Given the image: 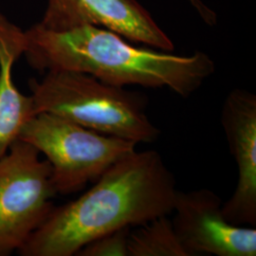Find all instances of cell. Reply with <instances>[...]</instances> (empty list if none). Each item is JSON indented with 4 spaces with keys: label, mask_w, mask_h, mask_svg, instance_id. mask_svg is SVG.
I'll use <instances>...</instances> for the list:
<instances>
[{
    "label": "cell",
    "mask_w": 256,
    "mask_h": 256,
    "mask_svg": "<svg viewBox=\"0 0 256 256\" xmlns=\"http://www.w3.org/2000/svg\"><path fill=\"white\" fill-rule=\"evenodd\" d=\"M76 200L54 207L18 250L22 256H72L96 238L172 214L174 176L155 150L122 158Z\"/></svg>",
    "instance_id": "6da1fadb"
},
{
    "label": "cell",
    "mask_w": 256,
    "mask_h": 256,
    "mask_svg": "<svg viewBox=\"0 0 256 256\" xmlns=\"http://www.w3.org/2000/svg\"><path fill=\"white\" fill-rule=\"evenodd\" d=\"M28 63L40 72H72L124 88H166L191 96L216 72L209 55H174L132 46L104 28L79 25L48 30L38 23L24 32Z\"/></svg>",
    "instance_id": "7a4b0ae2"
},
{
    "label": "cell",
    "mask_w": 256,
    "mask_h": 256,
    "mask_svg": "<svg viewBox=\"0 0 256 256\" xmlns=\"http://www.w3.org/2000/svg\"><path fill=\"white\" fill-rule=\"evenodd\" d=\"M30 88L36 114L52 113L137 144L153 142L160 134L147 115L144 97L90 75L50 72L41 81L30 80Z\"/></svg>",
    "instance_id": "3957f363"
},
{
    "label": "cell",
    "mask_w": 256,
    "mask_h": 256,
    "mask_svg": "<svg viewBox=\"0 0 256 256\" xmlns=\"http://www.w3.org/2000/svg\"><path fill=\"white\" fill-rule=\"evenodd\" d=\"M18 140L36 147L52 166L56 194H70L96 182L137 144L95 132L70 120L40 112L28 120Z\"/></svg>",
    "instance_id": "277c9868"
},
{
    "label": "cell",
    "mask_w": 256,
    "mask_h": 256,
    "mask_svg": "<svg viewBox=\"0 0 256 256\" xmlns=\"http://www.w3.org/2000/svg\"><path fill=\"white\" fill-rule=\"evenodd\" d=\"M39 154L18 140L0 158V256L18 252L54 208L52 166Z\"/></svg>",
    "instance_id": "5b68a950"
},
{
    "label": "cell",
    "mask_w": 256,
    "mask_h": 256,
    "mask_svg": "<svg viewBox=\"0 0 256 256\" xmlns=\"http://www.w3.org/2000/svg\"><path fill=\"white\" fill-rule=\"evenodd\" d=\"M223 202L210 189L176 191L174 232L189 256H256V230L226 220Z\"/></svg>",
    "instance_id": "8992f818"
},
{
    "label": "cell",
    "mask_w": 256,
    "mask_h": 256,
    "mask_svg": "<svg viewBox=\"0 0 256 256\" xmlns=\"http://www.w3.org/2000/svg\"><path fill=\"white\" fill-rule=\"evenodd\" d=\"M38 24L48 30L94 25L134 43L168 52L174 50L171 39L136 0H48Z\"/></svg>",
    "instance_id": "52a82bcc"
},
{
    "label": "cell",
    "mask_w": 256,
    "mask_h": 256,
    "mask_svg": "<svg viewBox=\"0 0 256 256\" xmlns=\"http://www.w3.org/2000/svg\"><path fill=\"white\" fill-rule=\"evenodd\" d=\"M230 152L238 166V182L232 196L222 205L223 214L238 226L256 225V96L234 90L221 110Z\"/></svg>",
    "instance_id": "ba28073f"
},
{
    "label": "cell",
    "mask_w": 256,
    "mask_h": 256,
    "mask_svg": "<svg viewBox=\"0 0 256 256\" xmlns=\"http://www.w3.org/2000/svg\"><path fill=\"white\" fill-rule=\"evenodd\" d=\"M24 50V30L0 14V158L36 114L32 96L23 95L12 80V66Z\"/></svg>",
    "instance_id": "9c48e42d"
},
{
    "label": "cell",
    "mask_w": 256,
    "mask_h": 256,
    "mask_svg": "<svg viewBox=\"0 0 256 256\" xmlns=\"http://www.w3.org/2000/svg\"><path fill=\"white\" fill-rule=\"evenodd\" d=\"M128 256H189L169 216H160L130 230Z\"/></svg>",
    "instance_id": "30bf717a"
},
{
    "label": "cell",
    "mask_w": 256,
    "mask_h": 256,
    "mask_svg": "<svg viewBox=\"0 0 256 256\" xmlns=\"http://www.w3.org/2000/svg\"><path fill=\"white\" fill-rule=\"evenodd\" d=\"M130 227L117 230L94 239L82 247L76 256H128Z\"/></svg>",
    "instance_id": "8fae6325"
},
{
    "label": "cell",
    "mask_w": 256,
    "mask_h": 256,
    "mask_svg": "<svg viewBox=\"0 0 256 256\" xmlns=\"http://www.w3.org/2000/svg\"><path fill=\"white\" fill-rule=\"evenodd\" d=\"M196 10L198 12L204 22L210 26H212L216 23V14L214 10L208 8L206 5H204L202 0H187Z\"/></svg>",
    "instance_id": "7c38bea8"
}]
</instances>
